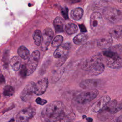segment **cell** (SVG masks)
<instances>
[{
	"mask_svg": "<svg viewBox=\"0 0 122 122\" xmlns=\"http://www.w3.org/2000/svg\"><path fill=\"white\" fill-rule=\"evenodd\" d=\"M62 73V71L61 70H60L59 72L55 73L54 75L53 76H55V77L52 78V81H54V82H56L58 81V80H59L60 79Z\"/></svg>",
	"mask_w": 122,
	"mask_h": 122,
	"instance_id": "4dcf8cb0",
	"label": "cell"
},
{
	"mask_svg": "<svg viewBox=\"0 0 122 122\" xmlns=\"http://www.w3.org/2000/svg\"><path fill=\"white\" fill-rule=\"evenodd\" d=\"M112 36L110 35H108L99 39L97 41V45L100 49H107L112 46Z\"/></svg>",
	"mask_w": 122,
	"mask_h": 122,
	"instance_id": "7c38bea8",
	"label": "cell"
},
{
	"mask_svg": "<svg viewBox=\"0 0 122 122\" xmlns=\"http://www.w3.org/2000/svg\"><path fill=\"white\" fill-rule=\"evenodd\" d=\"M88 39V36L87 34H85L84 33H80L76 35L73 39V41L74 44L76 45H80L87 41Z\"/></svg>",
	"mask_w": 122,
	"mask_h": 122,
	"instance_id": "603a6c76",
	"label": "cell"
},
{
	"mask_svg": "<svg viewBox=\"0 0 122 122\" xmlns=\"http://www.w3.org/2000/svg\"><path fill=\"white\" fill-rule=\"evenodd\" d=\"M48 86V80L44 78L38 81L35 84L34 94L37 95L43 94L46 92Z\"/></svg>",
	"mask_w": 122,
	"mask_h": 122,
	"instance_id": "30bf717a",
	"label": "cell"
},
{
	"mask_svg": "<svg viewBox=\"0 0 122 122\" xmlns=\"http://www.w3.org/2000/svg\"><path fill=\"white\" fill-rule=\"evenodd\" d=\"M101 57L100 56H94L87 60L82 65V68L88 71V70L95 63L101 61Z\"/></svg>",
	"mask_w": 122,
	"mask_h": 122,
	"instance_id": "d6986e66",
	"label": "cell"
},
{
	"mask_svg": "<svg viewBox=\"0 0 122 122\" xmlns=\"http://www.w3.org/2000/svg\"><path fill=\"white\" fill-rule=\"evenodd\" d=\"M110 122H122V115H121L119 117L111 121Z\"/></svg>",
	"mask_w": 122,
	"mask_h": 122,
	"instance_id": "e575fe53",
	"label": "cell"
},
{
	"mask_svg": "<svg viewBox=\"0 0 122 122\" xmlns=\"http://www.w3.org/2000/svg\"><path fill=\"white\" fill-rule=\"evenodd\" d=\"M110 97L107 95L102 96L92 105L91 107L92 111L94 112H100L110 101Z\"/></svg>",
	"mask_w": 122,
	"mask_h": 122,
	"instance_id": "9c48e42d",
	"label": "cell"
},
{
	"mask_svg": "<svg viewBox=\"0 0 122 122\" xmlns=\"http://www.w3.org/2000/svg\"><path fill=\"white\" fill-rule=\"evenodd\" d=\"M63 38L61 35H58L56 36L51 42V46L53 48H58L60 45H61V43L63 41Z\"/></svg>",
	"mask_w": 122,
	"mask_h": 122,
	"instance_id": "484cf974",
	"label": "cell"
},
{
	"mask_svg": "<svg viewBox=\"0 0 122 122\" xmlns=\"http://www.w3.org/2000/svg\"><path fill=\"white\" fill-rule=\"evenodd\" d=\"M14 119H11L9 122H14Z\"/></svg>",
	"mask_w": 122,
	"mask_h": 122,
	"instance_id": "f35d334b",
	"label": "cell"
},
{
	"mask_svg": "<svg viewBox=\"0 0 122 122\" xmlns=\"http://www.w3.org/2000/svg\"><path fill=\"white\" fill-rule=\"evenodd\" d=\"M119 2H121V3H122V0H119L118 1Z\"/></svg>",
	"mask_w": 122,
	"mask_h": 122,
	"instance_id": "ab89813d",
	"label": "cell"
},
{
	"mask_svg": "<svg viewBox=\"0 0 122 122\" xmlns=\"http://www.w3.org/2000/svg\"><path fill=\"white\" fill-rule=\"evenodd\" d=\"M104 18L112 23L118 22L122 20V12L118 9L107 7L104 9L102 12Z\"/></svg>",
	"mask_w": 122,
	"mask_h": 122,
	"instance_id": "7a4b0ae2",
	"label": "cell"
},
{
	"mask_svg": "<svg viewBox=\"0 0 122 122\" xmlns=\"http://www.w3.org/2000/svg\"><path fill=\"white\" fill-rule=\"evenodd\" d=\"M107 67L112 69H119L122 67V58L117 56L111 58H106Z\"/></svg>",
	"mask_w": 122,
	"mask_h": 122,
	"instance_id": "4fadbf2b",
	"label": "cell"
},
{
	"mask_svg": "<svg viewBox=\"0 0 122 122\" xmlns=\"http://www.w3.org/2000/svg\"><path fill=\"white\" fill-rule=\"evenodd\" d=\"M14 92V88L10 85H6L5 86L3 94L5 96H12Z\"/></svg>",
	"mask_w": 122,
	"mask_h": 122,
	"instance_id": "83f0119b",
	"label": "cell"
},
{
	"mask_svg": "<svg viewBox=\"0 0 122 122\" xmlns=\"http://www.w3.org/2000/svg\"><path fill=\"white\" fill-rule=\"evenodd\" d=\"M36 112L34 108H27L20 111L16 116L17 122H28L35 114Z\"/></svg>",
	"mask_w": 122,
	"mask_h": 122,
	"instance_id": "8992f818",
	"label": "cell"
},
{
	"mask_svg": "<svg viewBox=\"0 0 122 122\" xmlns=\"http://www.w3.org/2000/svg\"><path fill=\"white\" fill-rule=\"evenodd\" d=\"M18 53L19 56L24 60H26L30 57V51L24 46H21L19 48Z\"/></svg>",
	"mask_w": 122,
	"mask_h": 122,
	"instance_id": "cb8c5ba5",
	"label": "cell"
},
{
	"mask_svg": "<svg viewBox=\"0 0 122 122\" xmlns=\"http://www.w3.org/2000/svg\"><path fill=\"white\" fill-rule=\"evenodd\" d=\"M19 73L20 77L22 78H24L26 77V76H27V69L26 67V65L23 64L21 66Z\"/></svg>",
	"mask_w": 122,
	"mask_h": 122,
	"instance_id": "f546056e",
	"label": "cell"
},
{
	"mask_svg": "<svg viewBox=\"0 0 122 122\" xmlns=\"http://www.w3.org/2000/svg\"><path fill=\"white\" fill-rule=\"evenodd\" d=\"M32 37L35 44L37 46H39L41 43V30H35L33 33Z\"/></svg>",
	"mask_w": 122,
	"mask_h": 122,
	"instance_id": "4316f807",
	"label": "cell"
},
{
	"mask_svg": "<svg viewBox=\"0 0 122 122\" xmlns=\"http://www.w3.org/2000/svg\"><path fill=\"white\" fill-rule=\"evenodd\" d=\"M100 81L95 79H88L81 81L79 84L81 88L84 89H94L93 88L97 87L99 85Z\"/></svg>",
	"mask_w": 122,
	"mask_h": 122,
	"instance_id": "9a60e30c",
	"label": "cell"
},
{
	"mask_svg": "<svg viewBox=\"0 0 122 122\" xmlns=\"http://www.w3.org/2000/svg\"><path fill=\"white\" fill-rule=\"evenodd\" d=\"M63 104L60 101H54L46 105L41 112L44 122H53L65 110Z\"/></svg>",
	"mask_w": 122,
	"mask_h": 122,
	"instance_id": "6da1fadb",
	"label": "cell"
},
{
	"mask_svg": "<svg viewBox=\"0 0 122 122\" xmlns=\"http://www.w3.org/2000/svg\"><path fill=\"white\" fill-rule=\"evenodd\" d=\"M53 25L56 32H61L63 31L64 21L61 17H57L53 21Z\"/></svg>",
	"mask_w": 122,
	"mask_h": 122,
	"instance_id": "ffe728a7",
	"label": "cell"
},
{
	"mask_svg": "<svg viewBox=\"0 0 122 122\" xmlns=\"http://www.w3.org/2000/svg\"><path fill=\"white\" fill-rule=\"evenodd\" d=\"M68 9L66 7L62 8V10H61V13H62V15L63 16V17L65 19H68Z\"/></svg>",
	"mask_w": 122,
	"mask_h": 122,
	"instance_id": "836d02e7",
	"label": "cell"
},
{
	"mask_svg": "<svg viewBox=\"0 0 122 122\" xmlns=\"http://www.w3.org/2000/svg\"><path fill=\"white\" fill-rule=\"evenodd\" d=\"M21 60L20 57L15 56L10 60V64L13 70L16 71L20 69L21 66Z\"/></svg>",
	"mask_w": 122,
	"mask_h": 122,
	"instance_id": "44dd1931",
	"label": "cell"
},
{
	"mask_svg": "<svg viewBox=\"0 0 122 122\" xmlns=\"http://www.w3.org/2000/svg\"><path fill=\"white\" fill-rule=\"evenodd\" d=\"M91 28L95 32L99 31L104 26V21L102 15L98 12H93L90 17Z\"/></svg>",
	"mask_w": 122,
	"mask_h": 122,
	"instance_id": "3957f363",
	"label": "cell"
},
{
	"mask_svg": "<svg viewBox=\"0 0 122 122\" xmlns=\"http://www.w3.org/2000/svg\"><path fill=\"white\" fill-rule=\"evenodd\" d=\"M104 70V65L101 61L95 63L88 70L89 73L92 75H97L102 73Z\"/></svg>",
	"mask_w": 122,
	"mask_h": 122,
	"instance_id": "2e32d148",
	"label": "cell"
},
{
	"mask_svg": "<svg viewBox=\"0 0 122 122\" xmlns=\"http://www.w3.org/2000/svg\"><path fill=\"white\" fill-rule=\"evenodd\" d=\"M117 104V102L116 100H112L110 101L105 107L100 112V117L102 118L103 117H106L108 114H112V111L114 107Z\"/></svg>",
	"mask_w": 122,
	"mask_h": 122,
	"instance_id": "5bb4252c",
	"label": "cell"
},
{
	"mask_svg": "<svg viewBox=\"0 0 122 122\" xmlns=\"http://www.w3.org/2000/svg\"></svg>",
	"mask_w": 122,
	"mask_h": 122,
	"instance_id": "60d3db41",
	"label": "cell"
},
{
	"mask_svg": "<svg viewBox=\"0 0 122 122\" xmlns=\"http://www.w3.org/2000/svg\"><path fill=\"white\" fill-rule=\"evenodd\" d=\"M83 14V9L81 8H76L73 9L71 12L70 15L71 18L75 20H80L82 17Z\"/></svg>",
	"mask_w": 122,
	"mask_h": 122,
	"instance_id": "7402d4cb",
	"label": "cell"
},
{
	"mask_svg": "<svg viewBox=\"0 0 122 122\" xmlns=\"http://www.w3.org/2000/svg\"><path fill=\"white\" fill-rule=\"evenodd\" d=\"M53 36L52 30L49 27L46 28L43 32L42 40L41 43V49L44 51L47 50Z\"/></svg>",
	"mask_w": 122,
	"mask_h": 122,
	"instance_id": "52a82bcc",
	"label": "cell"
},
{
	"mask_svg": "<svg viewBox=\"0 0 122 122\" xmlns=\"http://www.w3.org/2000/svg\"><path fill=\"white\" fill-rule=\"evenodd\" d=\"M35 83L30 81L24 87L20 94V98L24 101H27L30 100L34 93Z\"/></svg>",
	"mask_w": 122,
	"mask_h": 122,
	"instance_id": "ba28073f",
	"label": "cell"
},
{
	"mask_svg": "<svg viewBox=\"0 0 122 122\" xmlns=\"http://www.w3.org/2000/svg\"><path fill=\"white\" fill-rule=\"evenodd\" d=\"M110 35L112 38L117 40L122 39V25L115 26L110 30Z\"/></svg>",
	"mask_w": 122,
	"mask_h": 122,
	"instance_id": "ac0fdd59",
	"label": "cell"
},
{
	"mask_svg": "<svg viewBox=\"0 0 122 122\" xmlns=\"http://www.w3.org/2000/svg\"><path fill=\"white\" fill-rule=\"evenodd\" d=\"M70 49V44L68 43L62 44L55 51L53 56L55 58H63L68 55Z\"/></svg>",
	"mask_w": 122,
	"mask_h": 122,
	"instance_id": "8fae6325",
	"label": "cell"
},
{
	"mask_svg": "<svg viewBox=\"0 0 122 122\" xmlns=\"http://www.w3.org/2000/svg\"><path fill=\"white\" fill-rule=\"evenodd\" d=\"M98 94V91L95 89L89 90L78 95L75 98L77 103L80 104L87 103L93 100Z\"/></svg>",
	"mask_w": 122,
	"mask_h": 122,
	"instance_id": "277c9868",
	"label": "cell"
},
{
	"mask_svg": "<svg viewBox=\"0 0 122 122\" xmlns=\"http://www.w3.org/2000/svg\"><path fill=\"white\" fill-rule=\"evenodd\" d=\"M65 30L69 35L75 33L78 30L77 26L73 23H68L65 26Z\"/></svg>",
	"mask_w": 122,
	"mask_h": 122,
	"instance_id": "d4e9b609",
	"label": "cell"
},
{
	"mask_svg": "<svg viewBox=\"0 0 122 122\" xmlns=\"http://www.w3.org/2000/svg\"><path fill=\"white\" fill-rule=\"evenodd\" d=\"M40 59V52L38 50L34 51L29 58L26 64L27 69V76L31 74L35 70L38 66Z\"/></svg>",
	"mask_w": 122,
	"mask_h": 122,
	"instance_id": "5b68a950",
	"label": "cell"
},
{
	"mask_svg": "<svg viewBox=\"0 0 122 122\" xmlns=\"http://www.w3.org/2000/svg\"><path fill=\"white\" fill-rule=\"evenodd\" d=\"M5 79L3 75L1 74H0V84H3L5 82Z\"/></svg>",
	"mask_w": 122,
	"mask_h": 122,
	"instance_id": "8d00e7d4",
	"label": "cell"
},
{
	"mask_svg": "<svg viewBox=\"0 0 122 122\" xmlns=\"http://www.w3.org/2000/svg\"><path fill=\"white\" fill-rule=\"evenodd\" d=\"M75 115L66 110L53 122H71L74 119Z\"/></svg>",
	"mask_w": 122,
	"mask_h": 122,
	"instance_id": "e0dca14e",
	"label": "cell"
},
{
	"mask_svg": "<svg viewBox=\"0 0 122 122\" xmlns=\"http://www.w3.org/2000/svg\"><path fill=\"white\" fill-rule=\"evenodd\" d=\"M87 121H88L89 122H92V118H88L87 119Z\"/></svg>",
	"mask_w": 122,
	"mask_h": 122,
	"instance_id": "74e56055",
	"label": "cell"
},
{
	"mask_svg": "<svg viewBox=\"0 0 122 122\" xmlns=\"http://www.w3.org/2000/svg\"><path fill=\"white\" fill-rule=\"evenodd\" d=\"M122 109V103H119L118 104H117L116 105V106L114 107V108L113 109V110L112 111V114H114V113H116L117 112L119 111Z\"/></svg>",
	"mask_w": 122,
	"mask_h": 122,
	"instance_id": "d6a6232c",
	"label": "cell"
},
{
	"mask_svg": "<svg viewBox=\"0 0 122 122\" xmlns=\"http://www.w3.org/2000/svg\"><path fill=\"white\" fill-rule=\"evenodd\" d=\"M79 27H80V29L81 30L82 32H83V33H84V32H86V29L85 28V26L83 24L79 25Z\"/></svg>",
	"mask_w": 122,
	"mask_h": 122,
	"instance_id": "d590c367",
	"label": "cell"
},
{
	"mask_svg": "<svg viewBox=\"0 0 122 122\" xmlns=\"http://www.w3.org/2000/svg\"><path fill=\"white\" fill-rule=\"evenodd\" d=\"M35 102H36V103L38 104L41 105H43L45 104H46L47 102V101L45 100V99H42L41 98H40L39 97L37 98Z\"/></svg>",
	"mask_w": 122,
	"mask_h": 122,
	"instance_id": "1f68e13d",
	"label": "cell"
},
{
	"mask_svg": "<svg viewBox=\"0 0 122 122\" xmlns=\"http://www.w3.org/2000/svg\"><path fill=\"white\" fill-rule=\"evenodd\" d=\"M103 55L106 58H111L113 57H116L118 56L117 53L109 51H105L103 52Z\"/></svg>",
	"mask_w": 122,
	"mask_h": 122,
	"instance_id": "f1b7e54d",
	"label": "cell"
}]
</instances>
